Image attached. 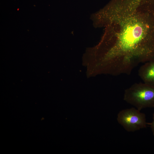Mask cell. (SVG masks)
<instances>
[{"mask_svg": "<svg viewBox=\"0 0 154 154\" xmlns=\"http://www.w3.org/2000/svg\"><path fill=\"white\" fill-rule=\"evenodd\" d=\"M117 120L128 132H134L145 128L149 124L146 122L145 114L134 108L120 111L117 114Z\"/></svg>", "mask_w": 154, "mask_h": 154, "instance_id": "3", "label": "cell"}, {"mask_svg": "<svg viewBox=\"0 0 154 154\" xmlns=\"http://www.w3.org/2000/svg\"><path fill=\"white\" fill-rule=\"evenodd\" d=\"M138 74L143 82L154 86V60L144 63L139 68Z\"/></svg>", "mask_w": 154, "mask_h": 154, "instance_id": "4", "label": "cell"}, {"mask_svg": "<svg viewBox=\"0 0 154 154\" xmlns=\"http://www.w3.org/2000/svg\"><path fill=\"white\" fill-rule=\"evenodd\" d=\"M149 125H150L152 131L154 136V113L153 114V121L151 123H149Z\"/></svg>", "mask_w": 154, "mask_h": 154, "instance_id": "5", "label": "cell"}, {"mask_svg": "<svg viewBox=\"0 0 154 154\" xmlns=\"http://www.w3.org/2000/svg\"><path fill=\"white\" fill-rule=\"evenodd\" d=\"M104 35L96 50L110 74H130L154 60V0H111L97 14Z\"/></svg>", "mask_w": 154, "mask_h": 154, "instance_id": "1", "label": "cell"}, {"mask_svg": "<svg viewBox=\"0 0 154 154\" xmlns=\"http://www.w3.org/2000/svg\"><path fill=\"white\" fill-rule=\"evenodd\" d=\"M123 100L139 111L154 108V86L144 82L134 83L125 90Z\"/></svg>", "mask_w": 154, "mask_h": 154, "instance_id": "2", "label": "cell"}]
</instances>
